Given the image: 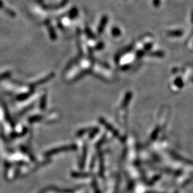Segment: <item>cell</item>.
Here are the masks:
<instances>
[{"mask_svg":"<svg viewBox=\"0 0 193 193\" xmlns=\"http://www.w3.org/2000/svg\"><path fill=\"white\" fill-rule=\"evenodd\" d=\"M132 92H127L126 95H125V97H124L123 100H122V105H121V107H122V108H125V107H126L129 104V102L131 101V99H132Z\"/></svg>","mask_w":193,"mask_h":193,"instance_id":"7a4b0ae2","label":"cell"},{"mask_svg":"<svg viewBox=\"0 0 193 193\" xmlns=\"http://www.w3.org/2000/svg\"><path fill=\"white\" fill-rule=\"evenodd\" d=\"M121 34H122V33H121L120 30H119V28H118V27H114V28H112V34L114 37H119V36L121 35Z\"/></svg>","mask_w":193,"mask_h":193,"instance_id":"5b68a950","label":"cell"},{"mask_svg":"<svg viewBox=\"0 0 193 193\" xmlns=\"http://www.w3.org/2000/svg\"><path fill=\"white\" fill-rule=\"evenodd\" d=\"M174 83H175V85L179 88H182L183 87V85H184V83H183V81L181 77H177V78H176L175 82H174Z\"/></svg>","mask_w":193,"mask_h":193,"instance_id":"277c9868","label":"cell"},{"mask_svg":"<svg viewBox=\"0 0 193 193\" xmlns=\"http://www.w3.org/2000/svg\"><path fill=\"white\" fill-rule=\"evenodd\" d=\"M129 68V65H125V66H123V67H122V70H126Z\"/></svg>","mask_w":193,"mask_h":193,"instance_id":"7c38bea8","label":"cell"},{"mask_svg":"<svg viewBox=\"0 0 193 193\" xmlns=\"http://www.w3.org/2000/svg\"><path fill=\"white\" fill-rule=\"evenodd\" d=\"M144 50H140L137 52V56L138 58H141L142 56H143L144 55Z\"/></svg>","mask_w":193,"mask_h":193,"instance_id":"9c48e42d","label":"cell"},{"mask_svg":"<svg viewBox=\"0 0 193 193\" xmlns=\"http://www.w3.org/2000/svg\"><path fill=\"white\" fill-rule=\"evenodd\" d=\"M86 32H87V35L89 36V37H90V38L95 39V36L94 35V34L92 32H91V30H89H89H88V29H87V30H86Z\"/></svg>","mask_w":193,"mask_h":193,"instance_id":"ba28073f","label":"cell"},{"mask_svg":"<svg viewBox=\"0 0 193 193\" xmlns=\"http://www.w3.org/2000/svg\"><path fill=\"white\" fill-rule=\"evenodd\" d=\"M107 21H108V17H107V16H105V15L103 16L102 18L101 19V21H100V25H99L98 27V30H97L99 34H102V32L104 31V27H105L107 24Z\"/></svg>","mask_w":193,"mask_h":193,"instance_id":"6da1fadb","label":"cell"},{"mask_svg":"<svg viewBox=\"0 0 193 193\" xmlns=\"http://www.w3.org/2000/svg\"><path fill=\"white\" fill-rule=\"evenodd\" d=\"M151 56H156V57H162L164 56V52L161 51H157V52H152L150 54Z\"/></svg>","mask_w":193,"mask_h":193,"instance_id":"8992f818","label":"cell"},{"mask_svg":"<svg viewBox=\"0 0 193 193\" xmlns=\"http://www.w3.org/2000/svg\"><path fill=\"white\" fill-rule=\"evenodd\" d=\"M167 34L170 37H180L183 34V32L182 30H172L168 32Z\"/></svg>","mask_w":193,"mask_h":193,"instance_id":"3957f363","label":"cell"},{"mask_svg":"<svg viewBox=\"0 0 193 193\" xmlns=\"http://www.w3.org/2000/svg\"><path fill=\"white\" fill-rule=\"evenodd\" d=\"M153 5L155 7H159L160 5V0H153Z\"/></svg>","mask_w":193,"mask_h":193,"instance_id":"30bf717a","label":"cell"},{"mask_svg":"<svg viewBox=\"0 0 193 193\" xmlns=\"http://www.w3.org/2000/svg\"><path fill=\"white\" fill-rule=\"evenodd\" d=\"M103 46H104V45H103L102 42H100V43H99L98 45H97V46L96 47V49H101L103 47Z\"/></svg>","mask_w":193,"mask_h":193,"instance_id":"8fae6325","label":"cell"},{"mask_svg":"<svg viewBox=\"0 0 193 193\" xmlns=\"http://www.w3.org/2000/svg\"><path fill=\"white\" fill-rule=\"evenodd\" d=\"M152 46H153L152 43L147 44V45H146L144 47V49H143V50H144V51H148V50H150V49H152Z\"/></svg>","mask_w":193,"mask_h":193,"instance_id":"52a82bcc","label":"cell"}]
</instances>
